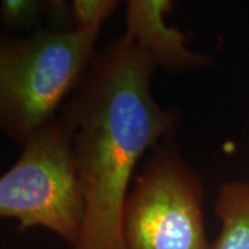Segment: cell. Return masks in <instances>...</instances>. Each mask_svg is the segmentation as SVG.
Masks as SVG:
<instances>
[{
	"label": "cell",
	"instance_id": "obj_6",
	"mask_svg": "<svg viewBox=\"0 0 249 249\" xmlns=\"http://www.w3.org/2000/svg\"><path fill=\"white\" fill-rule=\"evenodd\" d=\"M214 211L220 222V231L211 249H249V182L223 185Z\"/></svg>",
	"mask_w": 249,
	"mask_h": 249
},
{
	"label": "cell",
	"instance_id": "obj_1",
	"mask_svg": "<svg viewBox=\"0 0 249 249\" xmlns=\"http://www.w3.org/2000/svg\"><path fill=\"white\" fill-rule=\"evenodd\" d=\"M156 67L124 33L95 55L62 108L85 202L71 249H120L121 213L136 164L176 124L151 93Z\"/></svg>",
	"mask_w": 249,
	"mask_h": 249
},
{
	"label": "cell",
	"instance_id": "obj_3",
	"mask_svg": "<svg viewBox=\"0 0 249 249\" xmlns=\"http://www.w3.org/2000/svg\"><path fill=\"white\" fill-rule=\"evenodd\" d=\"M0 218L18 220L22 232L44 227L71 247L79 240L85 202L71 134L61 116L34 134L0 177Z\"/></svg>",
	"mask_w": 249,
	"mask_h": 249
},
{
	"label": "cell",
	"instance_id": "obj_5",
	"mask_svg": "<svg viewBox=\"0 0 249 249\" xmlns=\"http://www.w3.org/2000/svg\"><path fill=\"white\" fill-rule=\"evenodd\" d=\"M171 7L172 2L169 0H129L126 5L124 33L156 66L172 71L202 66L208 58L187 48L186 36L165 21Z\"/></svg>",
	"mask_w": 249,
	"mask_h": 249
},
{
	"label": "cell",
	"instance_id": "obj_2",
	"mask_svg": "<svg viewBox=\"0 0 249 249\" xmlns=\"http://www.w3.org/2000/svg\"><path fill=\"white\" fill-rule=\"evenodd\" d=\"M101 28L0 36V130L18 144L55 118L95 58Z\"/></svg>",
	"mask_w": 249,
	"mask_h": 249
},
{
	"label": "cell",
	"instance_id": "obj_4",
	"mask_svg": "<svg viewBox=\"0 0 249 249\" xmlns=\"http://www.w3.org/2000/svg\"><path fill=\"white\" fill-rule=\"evenodd\" d=\"M120 249H211L202 182L169 142L156 148L127 194Z\"/></svg>",
	"mask_w": 249,
	"mask_h": 249
},
{
	"label": "cell",
	"instance_id": "obj_8",
	"mask_svg": "<svg viewBox=\"0 0 249 249\" xmlns=\"http://www.w3.org/2000/svg\"><path fill=\"white\" fill-rule=\"evenodd\" d=\"M45 11V2L33 0H6L0 6V20L9 29H30Z\"/></svg>",
	"mask_w": 249,
	"mask_h": 249
},
{
	"label": "cell",
	"instance_id": "obj_7",
	"mask_svg": "<svg viewBox=\"0 0 249 249\" xmlns=\"http://www.w3.org/2000/svg\"><path fill=\"white\" fill-rule=\"evenodd\" d=\"M118 4L116 0H75L71 4L74 29L101 28L116 11Z\"/></svg>",
	"mask_w": 249,
	"mask_h": 249
}]
</instances>
